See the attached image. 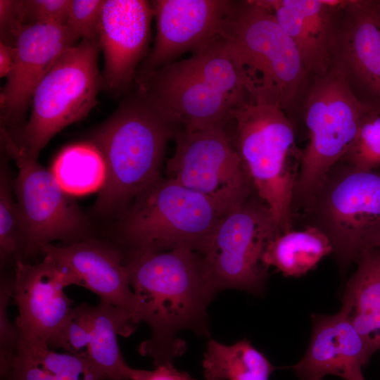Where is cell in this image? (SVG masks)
<instances>
[{
  "mask_svg": "<svg viewBox=\"0 0 380 380\" xmlns=\"http://www.w3.org/2000/svg\"><path fill=\"white\" fill-rule=\"evenodd\" d=\"M124 262L151 337L138 351L156 367L172 364L186 348L176 338L182 330L208 333L206 308L213 298L204 275L201 253L187 248L125 253Z\"/></svg>",
  "mask_w": 380,
  "mask_h": 380,
  "instance_id": "cell-1",
  "label": "cell"
},
{
  "mask_svg": "<svg viewBox=\"0 0 380 380\" xmlns=\"http://www.w3.org/2000/svg\"><path fill=\"white\" fill-rule=\"evenodd\" d=\"M180 122L136 88L90 134L100 151L106 179L93 205L102 217L119 220L136 196L160 175L168 142Z\"/></svg>",
  "mask_w": 380,
  "mask_h": 380,
  "instance_id": "cell-2",
  "label": "cell"
},
{
  "mask_svg": "<svg viewBox=\"0 0 380 380\" xmlns=\"http://www.w3.org/2000/svg\"><path fill=\"white\" fill-rule=\"evenodd\" d=\"M134 83L188 132L226 126L253 99L244 70L219 35L189 58L137 74Z\"/></svg>",
  "mask_w": 380,
  "mask_h": 380,
  "instance_id": "cell-3",
  "label": "cell"
},
{
  "mask_svg": "<svg viewBox=\"0 0 380 380\" xmlns=\"http://www.w3.org/2000/svg\"><path fill=\"white\" fill-rule=\"evenodd\" d=\"M219 36L244 70L252 98L286 112L298 99L308 72L273 13L255 1H232Z\"/></svg>",
  "mask_w": 380,
  "mask_h": 380,
  "instance_id": "cell-4",
  "label": "cell"
},
{
  "mask_svg": "<svg viewBox=\"0 0 380 380\" xmlns=\"http://www.w3.org/2000/svg\"><path fill=\"white\" fill-rule=\"evenodd\" d=\"M223 216L210 198L160 175L118 220L114 243L123 254L179 248L202 253Z\"/></svg>",
  "mask_w": 380,
  "mask_h": 380,
  "instance_id": "cell-5",
  "label": "cell"
},
{
  "mask_svg": "<svg viewBox=\"0 0 380 380\" xmlns=\"http://www.w3.org/2000/svg\"><path fill=\"white\" fill-rule=\"evenodd\" d=\"M234 146L255 191L270 210L281 233L292 229L293 199L302 151L293 124L279 106L250 99L232 113Z\"/></svg>",
  "mask_w": 380,
  "mask_h": 380,
  "instance_id": "cell-6",
  "label": "cell"
},
{
  "mask_svg": "<svg viewBox=\"0 0 380 380\" xmlns=\"http://www.w3.org/2000/svg\"><path fill=\"white\" fill-rule=\"evenodd\" d=\"M308 224L329 239L345 270L380 237V172L362 170L340 160L302 210Z\"/></svg>",
  "mask_w": 380,
  "mask_h": 380,
  "instance_id": "cell-7",
  "label": "cell"
},
{
  "mask_svg": "<svg viewBox=\"0 0 380 380\" xmlns=\"http://www.w3.org/2000/svg\"><path fill=\"white\" fill-rule=\"evenodd\" d=\"M373 108L355 96L343 65L338 63L317 76L306 103L308 142L302 151L293 192L295 217L330 169L342 159Z\"/></svg>",
  "mask_w": 380,
  "mask_h": 380,
  "instance_id": "cell-8",
  "label": "cell"
},
{
  "mask_svg": "<svg viewBox=\"0 0 380 380\" xmlns=\"http://www.w3.org/2000/svg\"><path fill=\"white\" fill-rule=\"evenodd\" d=\"M100 50L99 40L82 39L63 53L38 84L29 120L11 136L30 158L37 160L58 132L84 118L96 105L103 86L98 69Z\"/></svg>",
  "mask_w": 380,
  "mask_h": 380,
  "instance_id": "cell-9",
  "label": "cell"
},
{
  "mask_svg": "<svg viewBox=\"0 0 380 380\" xmlns=\"http://www.w3.org/2000/svg\"><path fill=\"white\" fill-rule=\"evenodd\" d=\"M281 234L270 210L255 193L224 215L201 253L211 296L227 289L262 294L268 274L263 255Z\"/></svg>",
  "mask_w": 380,
  "mask_h": 380,
  "instance_id": "cell-10",
  "label": "cell"
},
{
  "mask_svg": "<svg viewBox=\"0 0 380 380\" xmlns=\"http://www.w3.org/2000/svg\"><path fill=\"white\" fill-rule=\"evenodd\" d=\"M0 129L1 146L18 167L12 184L27 241L26 258L53 241L67 246L94 238L87 216L51 170L28 157L4 128Z\"/></svg>",
  "mask_w": 380,
  "mask_h": 380,
  "instance_id": "cell-11",
  "label": "cell"
},
{
  "mask_svg": "<svg viewBox=\"0 0 380 380\" xmlns=\"http://www.w3.org/2000/svg\"><path fill=\"white\" fill-rule=\"evenodd\" d=\"M225 127L179 131L175 153L166 163L167 177L210 198L224 215L255 193Z\"/></svg>",
  "mask_w": 380,
  "mask_h": 380,
  "instance_id": "cell-12",
  "label": "cell"
},
{
  "mask_svg": "<svg viewBox=\"0 0 380 380\" xmlns=\"http://www.w3.org/2000/svg\"><path fill=\"white\" fill-rule=\"evenodd\" d=\"M70 285L72 281L68 272L48 255L37 264L16 262L12 298L18 308L14 323L20 343L49 346L72 309V300L64 292Z\"/></svg>",
  "mask_w": 380,
  "mask_h": 380,
  "instance_id": "cell-13",
  "label": "cell"
},
{
  "mask_svg": "<svg viewBox=\"0 0 380 380\" xmlns=\"http://www.w3.org/2000/svg\"><path fill=\"white\" fill-rule=\"evenodd\" d=\"M80 39L66 25L37 24L23 28L17 40L14 65L0 94L1 127L12 137L26 124L25 115L38 84Z\"/></svg>",
  "mask_w": 380,
  "mask_h": 380,
  "instance_id": "cell-14",
  "label": "cell"
},
{
  "mask_svg": "<svg viewBox=\"0 0 380 380\" xmlns=\"http://www.w3.org/2000/svg\"><path fill=\"white\" fill-rule=\"evenodd\" d=\"M154 17L151 1L105 0L99 33L104 57L103 88L116 94L129 90L146 55Z\"/></svg>",
  "mask_w": 380,
  "mask_h": 380,
  "instance_id": "cell-15",
  "label": "cell"
},
{
  "mask_svg": "<svg viewBox=\"0 0 380 380\" xmlns=\"http://www.w3.org/2000/svg\"><path fill=\"white\" fill-rule=\"evenodd\" d=\"M230 0L153 1L155 44L137 74L167 65L186 51H197L219 35Z\"/></svg>",
  "mask_w": 380,
  "mask_h": 380,
  "instance_id": "cell-16",
  "label": "cell"
},
{
  "mask_svg": "<svg viewBox=\"0 0 380 380\" xmlns=\"http://www.w3.org/2000/svg\"><path fill=\"white\" fill-rule=\"evenodd\" d=\"M40 253L51 257L68 272L72 285L83 286L141 322L139 300L132 291L124 255L114 243L95 238L70 245L42 246Z\"/></svg>",
  "mask_w": 380,
  "mask_h": 380,
  "instance_id": "cell-17",
  "label": "cell"
},
{
  "mask_svg": "<svg viewBox=\"0 0 380 380\" xmlns=\"http://www.w3.org/2000/svg\"><path fill=\"white\" fill-rule=\"evenodd\" d=\"M313 330L308 350L293 366L299 380H323L334 374L345 380H365L362 367L372 357L367 344L346 317L312 315Z\"/></svg>",
  "mask_w": 380,
  "mask_h": 380,
  "instance_id": "cell-18",
  "label": "cell"
},
{
  "mask_svg": "<svg viewBox=\"0 0 380 380\" xmlns=\"http://www.w3.org/2000/svg\"><path fill=\"white\" fill-rule=\"evenodd\" d=\"M295 44L308 72L330 69L334 42L333 11L327 0H260Z\"/></svg>",
  "mask_w": 380,
  "mask_h": 380,
  "instance_id": "cell-19",
  "label": "cell"
},
{
  "mask_svg": "<svg viewBox=\"0 0 380 380\" xmlns=\"http://www.w3.org/2000/svg\"><path fill=\"white\" fill-rule=\"evenodd\" d=\"M341 42L343 61L353 75L380 99V3L349 1Z\"/></svg>",
  "mask_w": 380,
  "mask_h": 380,
  "instance_id": "cell-20",
  "label": "cell"
},
{
  "mask_svg": "<svg viewBox=\"0 0 380 380\" xmlns=\"http://www.w3.org/2000/svg\"><path fill=\"white\" fill-rule=\"evenodd\" d=\"M346 284L339 311L361 336L371 355L380 349V248L365 252Z\"/></svg>",
  "mask_w": 380,
  "mask_h": 380,
  "instance_id": "cell-21",
  "label": "cell"
},
{
  "mask_svg": "<svg viewBox=\"0 0 380 380\" xmlns=\"http://www.w3.org/2000/svg\"><path fill=\"white\" fill-rule=\"evenodd\" d=\"M137 325L127 312L106 301L92 306L87 357L108 380H133L137 369L125 362L117 336H130Z\"/></svg>",
  "mask_w": 380,
  "mask_h": 380,
  "instance_id": "cell-22",
  "label": "cell"
},
{
  "mask_svg": "<svg viewBox=\"0 0 380 380\" xmlns=\"http://www.w3.org/2000/svg\"><path fill=\"white\" fill-rule=\"evenodd\" d=\"M6 380H108L87 357L57 353L46 346L20 343Z\"/></svg>",
  "mask_w": 380,
  "mask_h": 380,
  "instance_id": "cell-23",
  "label": "cell"
},
{
  "mask_svg": "<svg viewBox=\"0 0 380 380\" xmlns=\"http://www.w3.org/2000/svg\"><path fill=\"white\" fill-rule=\"evenodd\" d=\"M333 253L331 243L319 229L305 226L302 231L290 230L272 239L263 255L267 268L275 267L286 277H300L314 269Z\"/></svg>",
  "mask_w": 380,
  "mask_h": 380,
  "instance_id": "cell-24",
  "label": "cell"
},
{
  "mask_svg": "<svg viewBox=\"0 0 380 380\" xmlns=\"http://www.w3.org/2000/svg\"><path fill=\"white\" fill-rule=\"evenodd\" d=\"M202 366L205 380H269L274 369L246 339L227 346L210 338Z\"/></svg>",
  "mask_w": 380,
  "mask_h": 380,
  "instance_id": "cell-25",
  "label": "cell"
},
{
  "mask_svg": "<svg viewBox=\"0 0 380 380\" xmlns=\"http://www.w3.org/2000/svg\"><path fill=\"white\" fill-rule=\"evenodd\" d=\"M50 170L62 189L72 196L99 192L106 179L102 154L89 141L64 147Z\"/></svg>",
  "mask_w": 380,
  "mask_h": 380,
  "instance_id": "cell-26",
  "label": "cell"
},
{
  "mask_svg": "<svg viewBox=\"0 0 380 380\" xmlns=\"http://www.w3.org/2000/svg\"><path fill=\"white\" fill-rule=\"evenodd\" d=\"M0 167V264L4 270L26 259L27 241L13 189L8 156L1 147Z\"/></svg>",
  "mask_w": 380,
  "mask_h": 380,
  "instance_id": "cell-27",
  "label": "cell"
},
{
  "mask_svg": "<svg viewBox=\"0 0 380 380\" xmlns=\"http://www.w3.org/2000/svg\"><path fill=\"white\" fill-rule=\"evenodd\" d=\"M341 160L362 170L380 167V113L376 108L365 117Z\"/></svg>",
  "mask_w": 380,
  "mask_h": 380,
  "instance_id": "cell-28",
  "label": "cell"
},
{
  "mask_svg": "<svg viewBox=\"0 0 380 380\" xmlns=\"http://www.w3.org/2000/svg\"><path fill=\"white\" fill-rule=\"evenodd\" d=\"M92 306L82 303L72 308L68 318L48 343L51 348L87 357ZM88 358V357H87Z\"/></svg>",
  "mask_w": 380,
  "mask_h": 380,
  "instance_id": "cell-29",
  "label": "cell"
},
{
  "mask_svg": "<svg viewBox=\"0 0 380 380\" xmlns=\"http://www.w3.org/2000/svg\"><path fill=\"white\" fill-rule=\"evenodd\" d=\"M13 297V274L4 272L0 279V376L6 380L9 376L20 345V336L15 324L10 321L8 306Z\"/></svg>",
  "mask_w": 380,
  "mask_h": 380,
  "instance_id": "cell-30",
  "label": "cell"
},
{
  "mask_svg": "<svg viewBox=\"0 0 380 380\" xmlns=\"http://www.w3.org/2000/svg\"><path fill=\"white\" fill-rule=\"evenodd\" d=\"M105 0H70L66 25L80 39L99 40Z\"/></svg>",
  "mask_w": 380,
  "mask_h": 380,
  "instance_id": "cell-31",
  "label": "cell"
},
{
  "mask_svg": "<svg viewBox=\"0 0 380 380\" xmlns=\"http://www.w3.org/2000/svg\"><path fill=\"white\" fill-rule=\"evenodd\" d=\"M70 0H18L25 27L37 24L65 25Z\"/></svg>",
  "mask_w": 380,
  "mask_h": 380,
  "instance_id": "cell-32",
  "label": "cell"
},
{
  "mask_svg": "<svg viewBox=\"0 0 380 380\" xmlns=\"http://www.w3.org/2000/svg\"><path fill=\"white\" fill-rule=\"evenodd\" d=\"M24 27L18 0H0V42L16 46Z\"/></svg>",
  "mask_w": 380,
  "mask_h": 380,
  "instance_id": "cell-33",
  "label": "cell"
},
{
  "mask_svg": "<svg viewBox=\"0 0 380 380\" xmlns=\"http://www.w3.org/2000/svg\"><path fill=\"white\" fill-rule=\"evenodd\" d=\"M133 380H196L186 372L177 369L172 364L156 367L154 370H136Z\"/></svg>",
  "mask_w": 380,
  "mask_h": 380,
  "instance_id": "cell-34",
  "label": "cell"
},
{
  "mask_svg": "<svg viewBox=\"0 0 380 380\" xmlns=\"http://www.w3.org/2000/svg\"><path fill=\"white\" fill-rule=\"evenodd\" d=\"M16 46L0 42V77H7L14 65Z\"/></svg>",
  "mask_w": 380,
  "mask_h": 380,
  "instance_id": "cell-35",
  "label": "cell"
},
{
  "mask_svg": "<svg viewBox=\"0 0 380 380\" xmlns=\"http://www.w3.org/2000/svg\"><path fill=\"white\" fill-rule=\"evenodd\" d=\"M376 247L379 248H380V237H379V240H378V242H377V244H376Z\"/></svg>",
  "mask_w": 380,
  "mask_h": 380,
  "instance_id": "cell-36",
  "label": "cell"
}]
</instances>
